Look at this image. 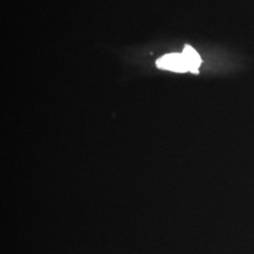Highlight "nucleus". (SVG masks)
<instances>
[{
  "label": "nucleus",
  "instance_id": "nucleus-1",
  "mask_svg": "<svg viewBox=\"0 0 254 254\" xmlns=\"http://www.w3.org/2000/svg\"><path fill=\"white\" fill-rule=\"evenodd\" d=\"M156 66L159 69L171 71L174 73H188L190 66L183 53H171L164 55L156 61Z\"/></svg>",
  "mask_w": 254,
  "mask_h": 254
},
{
  "label": "nucleus",
  "instance_id": "nucleus-2",
  "mask_svg": "<svg viewBox=\"0 0 254 254\" xmlns=\"http://www.w3.org/2000/svg\"><path fill=\"white\" fill-rule=\"evenodd\" d=\"M182 53L185 56V58L189 64L190 72L192 73H199L200 64L202 63L199 53L190 45L185 46Z\"/></svg>",
  "mask_w": 254,
  "mask_h": 254
}]
</instances>
